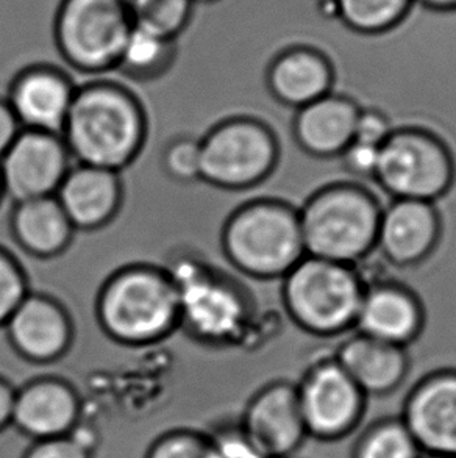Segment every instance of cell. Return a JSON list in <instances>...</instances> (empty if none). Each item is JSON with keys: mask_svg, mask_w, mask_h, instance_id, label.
Listing matches in <instances>:
<instances>
[{"mask_svg": "<svg viewBox=\"0 0 456 458\" xmlns=\"http://www.w3.org/2000/svg\"><path fill=\"white\" fill-rule=\"evenodd\" d=\"M215 2L219 0H194V4H215Z\"/></svg>", "mask_w": 456, "mask_h": 458, "instance_id": "39", "label": "cell"}, {"mask_svg": "<svg viewBox=\"0 0 456 458\" xmlns=\"http://www.w3.org/2000/svg\"><path fill=\"white\" fill-rule=\"evenodd\" d=\"M439 238V216L432 202L393 199L380 215L376 254L397 267L419 265Z\"/></svg>", "mask_w": 456, "mask_h": 458, "instance_id": "16", "label": "cell"}, {"mask_svg": "<svg viewBox=\"0 0 456 458\" xmlns=\"http://www.w3.org/2000/svg\"><path fill=\"white\" fill-rule=\"evenodd\" d=\"M194 5V0H133L129 8L136 27L179 39L191 24Z\"/></svg>", "mask_w": 456, "mask_h": 458, "instance_id": "26", "label": "cell"}, {"mask_svg": "<svg viewBox=\"0 0 456 458\" xmlns=\"http://www.w3.org/2000/svg\"><path fill=\"white\" fill-rule=\"evenodd\" d=\"M2 198H4V188H2V180H0V202H2Z\"/></svg>", "mask_w": 456, "mask_h": 458, "instance_id": "41", "label": "cell"}, {"mask_svg": "<svg viewBox=\"0 0 456 458\" xmlns=\"http://www.w3.org/2000/svg\"><path fill=\"white\" fill-rule=\"evenodd\" d=\"M161 163L169 177L179 182H196L202 179V152L200 140L180 137L167 144Z\"/></svg>", "mask_w": 456, "mask_h": 458, "instance_id": "29", "label": "cell"}, {"mask_svg": "<svg viewBox=\"0 0 456 458\" xmlns=\"http://www.w3.org/2000/svg\"><path fill=\"white\" fill-rule=\"evenodd\" d=\"M223 244L228 261L255 279H282L307 255L299 213L275 200H257L236 211Z\"/></svg>", "mask_w": 456, "mask_h": 458, "instance_id": "6", "label": "cell"}, {"mask_svg": "<svg viewBox=\"0 0 456 458\" xmlns=\"http://www.w3.org/2000/svg\"><path fill=\"white\" fill-rule=\"evenodd\" d=\"M386 205L355 185H334L309 199L299 211L305 254L355 267L376 248Z\"/></svg>", "mask_w": 456, "mask_h": 458, "instance_id": "3", "label": "cell"}, {"mask_svg": "<svg viewBox=\"0 0 456 458\" xmlns=\"http://www.w3.org/2000/svg\"><path fill=\"white\" fill-rule=\"evenodd\" d=\"M378 157H380V148L359 143V141H351L340 155L341 163L345 167V171L350 174L351 177L366 183H376Z\"/></svg>", "mask_w": 456, "mask_h": 458, "instance_id": "32", "label": "cell"}, {"mask_svg": "<svg viewBox=\"0 0 456 458\" xmlns=\"http://www.w3.org/2000/svg\"><path fill=\"white\" fill-rule=\"evenodd\" d=\"M207 434L216 458H269L247 437L240 424H221Z\"/></svg>", "mask_w": 456, "mask_h": 458, "instance_id": "31", "label": "cell"}, {"mask_svg": "<svg viewBox=\"0 0 456 458\" xmlns=\"http://www.w3.org/2000/svg\"><path fill=\"white\" fill-rule=\"evenodd\" d=\"M75 91L77 87L62 63H35L16 75L6 102L22 131L62 137Z\"/></svg>", "mask_w": 456, "mask_h": 458, "instance_id": "12", "label": "cell"}, {"mask_svg": "<svg viewBox=\"0 0 456 458\" xmlns=\"http://www.w3.org/2000/svg\"><path fill=\"white\" fill-rule=\"evenodd\" d=\"M133 25L121 0H60L52 35L72 81L116 69Z\"/></svg>", "mask_w": 456, "mask_h": 458, "instance_id": "5", "label": "cell"}, {"mask_svg": "<svg viewBox=\"0 0 456 458\" xmlns=\"http://www.w3.org/2000/svg\"><path fill=\"white\" fill-rule=\"evenodd\" d=\"M29 294L22 267L5 249H0V327Z\"/></svg>", "mask_w": 456, "mask_h": 458, "instance_id": "30", "label": "cell"}, {"mask_svg": "<svg viewBox=\"0 0 456 458\" xmlns=\"http://www.w3.org/2000/svg\"><path fill=\"white\" fill-rule=\"evenodd\" d=\"M144 458H216V455L207 432L173 428L156 437Z\"/></svg>", "mask_w": 456, "mask_h": 458, "instance_id": "28", "label": "cell"}, {"mask_svg": "<svg viewBox=\"0 0 456 458\" xmlns=\"http://www.w3.org/2000/svg\"><path fill=\"white\" fill-rule=\"evenodd\" d=\"M422 310L411 293L394 284L366 286L355 330L374 340L407 347L419 335Z\"/></svg>", "mask_w": 456, "mask_h": 458, "instance_id": "20", "label": "cell"}, {"mask_svg": "<svg viewBox=\"0 0 456 458\" xmlns=\"http://www.w3.org/2000/svg\"><path fill=\"white\" fill-rule=\"evenodd\" d=\"M202 179L224 190H246L274 171L278 161L275 138L252 119H230L200 141Z\"/></svg>", "mask_w": 456, "mask_h": 458, "instance_id": "9", "label": "cell"}, {"mask_svg": "<svg viewBox=\"0 0 456 458\" xmlns=\"http://www.w3.org/2000/svg\"><path fill=\"white\" fill-rule=\"evenodd\" d=\"M240 426L269 458L296 451L307 434L297 385L278 380L259 388L247 403Z\"/></svg>", "mask_w": 456, "mask_h": 458, "instance_id": "15", "label": "cell"}, {"mask_svg": "<svg viewBox=\"0 0 456 458\" xmlns=\"http://www.w3.org/2000/svg\"><path fill=\"white\" fill-rule=\"evenodd\" d=\"M403 424L420 449L456 457V371L435 372L414 385Z\"/></svg>", "mask_w": 456, "mask_h": 458, "instance_id": "17", "label": "cell"}, {"mask_svg": "<svg viewBox=\"0 0 456 458\" xmlns=\"http://www.w3.org/2000/svg\"><path fill=\"white\" fill-rule=\"evenodd\" d=\"M177 60L179 39H167L133 25L113 71L133 81H154L166 74Z\"/></svg>", "mask_w": 456, "mask_h": 458, "instance_id": "25", "label": "cell"}, {"mask_svg": "<svg viewBox=\"0 0 456 458\" xmlns=\"http://www.w3.org/2000/svg\"><path fill=\"white\" fill-rule=\"evenodd\" d=\"M14 355L25 363L54 365L68 352L72 326L55 299L29 293L4 326Z\"/></svg>", "mask_w": 456, "mask_h": 458, "instance_id": "14", "label": "cell"}, {"mask_svg": "<svg viewBox=\"0 0 456 458\" xmlns=\"http://www.w3.org/2000/svg\"><path fill=\"white\" fill-rule=\"evenodd\" d=\"M16 386L0 374V434L12 426L13 403Z\"/></svg>", "mask_w": 456, "mask_h": 458, "instance_id": "36", "label": "cell"}, {"mask_svg": "<svg viewBox=\"0 0 456 458\" xmlns=\"http://www.w3.org/2000/svg\"><path fill=\"white\" fill-rule=\"evenodd\" d=\"M334 360L364 394H388L407 378V349L366 335H349L336 351Z\"/></svg>", "mask_w": 456, "mask_h": 458, "instance_id": "21", "label": "cell"}, {"mask_svg": "<svg viewBox=\"0 0 456 458\" xmlns=\"http://www.w3.org/2000/svg\"><path fill=\"white\" fill-rule=\"evenodd\" d=\"M81 421V399L60 376H37L16 388L12 426L31 441L66 437Z\"/></svg>", "mask_w": 456, "mask_h": 458, "instance_id": "13", "label": "cell"}, {"mask_svg": "<svg viewBox=\"0 0 456 458\" xmlns=\"http://www.w3.org/2000/svg\"><path fill=\"white\" fill-rule=\"evenodd\" d=\"M21 131L22 127L14 116L12 106H8L5 99H0V158L10 149V146Z\"/></svg>", "mask_w": 456, "mask_h": 458, "instance_id": "35", "label": "cell"}, {"mask_svg": "<svg viewBox=\"0 0 456 458\" xmlns=\"http://www.w3.org/2000/svg\"><path fill=\"white\" fill-rule=\"evenodd\" d=\"M393 125L389 124L388 119L383 116L382 113L374 110H361L358 114L355 133L351 141L370 144L382 148L384 141L393 133Z\"/></svg>", "mask_w": 456, "mask_h": 458, "instance_id": "34", "label": "cell"}, {"mask_svg": "<svg viewBox=\"0 0 456 458\" xmlns=\"http://www.w3.org/2000/svg\"><path fill=\"white\" fill-rule=\"evenodd\" d=\"M376 182L391 199L436 204L453 182L451 154L426 131H393L380 148Z\"/></svg>", "mask_w": 456, "mask_h": 458, "instance_id": "8", "label": "cell"}, {"mask_svg": "<svg viewBox=\"0 0 456 458\" xmlns=\"http://www.w3.org/2000/svg\"><path fill=\"white\" fill-rule=\"evenodd\" d=\"M165 273L177 292L180 324L196 340L216 346L242 340L283 282L230 276L190 252L173 255Z\"/></svg>", "mask_w": 456, "mask_h": 458, "instance_id": "1", "label": "cell"}, {"mask_svg": "<svg viewBox=\"0 0 456 458\" xmlns=\"http://www.w3.org/2000/svg\"><path fill=\"white\" fill-rule=\"evenodd\" d=\"M74 165L60 135L22 131L0 158L4 196L13 204L55 196Z\"/></svg>", "mask_w": 456, "mask_h": 458, "instance_id": "10", "label": "cell"}, {"mask_svg": "<svg viewBox=\"0 0 456 458\" xmlns=\"http://www.w3.org/2000/svg\"><path fill=\"white\" fill-rule=\"evenodd\" d=\"M414 5L436 13H456V0H414Z\"/></svg>", "mask_w": 456, "mask_h": 458, "instance_id": "38", "label": "cell"}, {"mask_svg": "<svg viewBox=\"0 0 456 458\" xmlns=\"http://www.w3.org/2000/svg\"><path fill=\"white\" fill-rule=\"evenodd\" d=\"M55 198L75 230L106 225L121 204V180L116 171L77 165L69 169Z\"/></svg>", "mask_w": 456, "mask_h": 458, "instance_id": "19", "label": "cell"}, {"mask_svg": "<svg viewBox=\"0 0 456 458\" xmlns=\"http://www.w3.org/2000/svg\"><path fill=\"white\" fill-rule=\"evenodd\" d=\"M420 447L403 422L372 428L358 447L357 458H420Z\"/></svg>", "mask_w": 456, "mask_h": 458, "instance_id": "27", "label": "cell"}, {"mask_svg": "<svg viewBox=\"0 0 456 458\" xmlns=\"http://www.w3.org/2000/svg\"><path fill=\"white\" fill-rule=\"evenodd\" d=\"M62 138L77 165L121 171L141 148L144 114L135 96L106 77L77 81Z\"/></svg>", "mask_w": 456, "mask_h": 458, "instance_id": "2", "label": "cell"}, {"mask_svg": "<svg viewBox=\"0 0 456 458\" xmlns=\"http://www.w3.org/2000/svg\"><path fill=\"white\" fill-rule=\"evenodd\" d=\"M327 18L359 38H383L407 22L414 0H319Z\"/></svg>", "mask_w": 456, "mask_h": 458, "instance_id": "24", "label": "cell"}, {"mask_svg": "<svg viewBox=\"0 0 456 458\" xmlns=\"http://www.w3.org/2000/svg\"><path fill=\"white\" fill-rule=\"evenodd\" d=\"M266 79L275 99L299 110L332 93L334 69L324 50L297 43L277 52Z\"/></svg>", "mask_w": 456, "mask_h": 458, "instance_id": "18", "label": "cell"}, {"mask_svg": "<svg viewBox=\"0 0 456 458\" xmlns=\"http://www.w3.org/2000/svg\"><path fill=\"white\" fill-rule=\"evenodd\" d=\"M297 394L307 432L321 438L345 434L363 411V391L334 359L313 366L297 384Z\"/></svg>", "mask_w": 456, "mask_h": 458, "instance_id": "11", "label": "cell"}, {"mask_svg": "<svg viewBox=\"0 0 456 458\" xmlns=\"http://www.w3.org/2000/svg\"><path fill=\"white\" fill-rule=\"evenodd\" d=\"M96 313L112 340L144 346L165 338L179 324V298L166 273L127 267L104 285Z\"/></svg>", "mask_w": 456, "mask_h": 458, "instance_id": "4", "label": "cell"}, {"mask_svg": "<svg viewBox=\"0 0 456 458\" xmlns=\"http://www.w3.org/2000/svg\"><path fill=\"white\" fill-rule=\"evenodd\" d=\"M93 455L66 435L49 440L31 441L21 458H93Z\"/></svg>", "mask_w": 456, "mask_h": 458, "instance_id": "33", "label": "cell"}, {"mask_svg": "<svg viewBox=\"0 0 456 458\" xmlns=\"http://www.w3.org/2000/svg\"><path fill=\"white\" fill-rule=\"evenodd\" d=\"M358 108L350 99L330 93L299 108L294 118V137L307 154L338 157L351 143Z\"/></svg>", "mask_w": 456, "mask_h": 458, "instance_id": "22", "label": "cell"}, {"mask_svg": "<svg viewBox=\"0 0 456 458\" xmlns=\"http://www.w3.org/2000/svg\"><path fill=\"white\" fill-rule=\"evenodd\" d=\"M424 458H456V457H447V455H435V454H428L426 457Z\"/></svg>", "mask_w": 456, "mask_h": 458, "instance_id": "40", "label": "cell"}, {"mask_svg": "<svg viewBox=\"0 0 456 458\" xmlns=\"http://www.w3.org/2000/svg\"><path fill=\"white\" fill-rule=\"evenodd\" d=\"M69 437L79 443L81 447H85L89 453L96 451V447L99 445V434L96 428L91 426H83V422H79L75 426L74 430L69 434Z\"/></svg>", "mask_w": 456, "mask_h": 458, "instance_id": "37", "label": "cell"}, {"mask_svg": "<svg viewBox=\"0 0 456 458\" xmlns=\"http://www.w3.org/2000/svg\"><path fill=\"white\" fill-rule=\"evenodd\" d=\"M364 286L355 267L305 255L283 277L282 294L291 318L311 334L355 330Z\"/></svg>", "mask_w": 456, "mask_h": 458, "instance_id": "7", "label": "cell"}, {"mask_svg": "<svg viewBox=\"0 0 456 458\" xmlns=\"http://www.w3.org/2000/svg\"><path fill=\"white\" fill-rule=\"evenodd\" d=\"M121 2H123V4H125V5L130 6V4H131V2H133V0H121Z\"/></svg>", "mask_w": 456, "mask_h": 458, "instance_id": "42", "label": "cell"}, {"mask_svg": "<svg viewBox=\"0 0 456 458\" xmlns=\"http://www.w3.org/2000/svg\"><path fill=\"white\" fill-rule=\"evenodd\" d=\"M10 230L16 246L38 259L62 254L75 233L74 225L55 196L13 205Z\"/></svg>", "mask_w": 456, "mask_h": 458, "instance_id": "23", "label": "cell"}]
</instances>
